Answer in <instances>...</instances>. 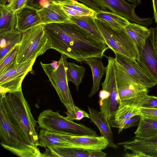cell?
Instances as JSON below:
<instances>
[{
	"mask_svg": "<svg viewBox=\"0 0 157 157\" xmlns=\"http://www.w3.org/2000/svg\"><path fill=\"white\" fill-rule=\"evenodd\" d=\"M44 25L52 48L78 62L91 57L101 59L109 48L105 42L72 22Z\"/></svg>",
	"mask_w": 157,
	"mask_h": 157,
	"instance_id": "6da1fadb",
	"label": "cell"
},
{
	"mask_svg": "<svg viewBox=\"0 0 157 157\" xmlns=\"http://www.w3.org/2000/svg\"><path fill=\"white\" fill-rule=\"evenodd\" d=\"M7 115L27 144L35 147L38 146L37 122L31 112L22 90L0 96Z\"/></svg>",
	"mask_w": 157,
	"mask_h": 157,
	"instance_id": "7a4b0ae2",
	"label": "cell"
},
{
	"mask_svg": "<svg viewBox=\"0 0 157 157\" xmlns=\"http://www.w3.org/2000/svg\"><path fill=\"white\" fill-rule=\"evenodd\" d=\"M0 138L4 148L21 157H43L37 147L28 145L9 118L0 100Z\"/></svg>",
	"mask_w": 157,
	"mask_h": 157,
	"instance_id": "3957f363",
	"label": "cell"
},
{
	"mask_svg": "<svg viewBox=\"0 0 157 157\" xmlns=\"http://www.w3.org/2000/svg\"><path fill=\"white\" fill-rule=\"evenodd\" d=\"M22 32L16 63H22L36 59L37 57L52 48L51 44L45 32L44 24L39 25Z\"/></svg>",
	"mask_w": 157,
	"mask_h": 157,
	"instance_id": "277c9868",
	"label": "cell"
},
{
	"mask_svg": "<svg viewBox=\"0 0 157 157\" xmlns=\"http://www.w3.org/2000/svg\"><path fill=\"white\" fill-rule=\"evenodd\" d=\"M59 111L44 110L38 117L37 122L42 129L52 132L75 136H98L96 132L82 124H78L61 115Z\"/></svg>",
	"mask_w": 157,
	"mask_h": 157,
	"instance_id": "5b68a950",
	"label": "cell"
},
{
	"mask_svg": "<svg viewBox=\"0 0 157 157\" xmlns=\"http://www.w3.org/2000/svg\"><path fill=\"white\" fill-rule=\"evenodd\" d=\"M66 56L62 55L58 61L45 64L40 62V64L47 76L52 85L55 89L59 98L66 107L67 116L75 112V105L69 89L67 78L66 63Z\"/></svg>",
	"mask_w": 157,
	"mask_h": 157,
	"instance_id": "8992f818",
	"label": "cell"
},
{
	"mask_svg": "<svg viewBox=\"0 0 157 157\" xmlns=\"http://www.w3.org/2000/svg\"><path fill=\"white\" fill-rule=\"evenodd\" d=\"M115 69L118 105H132L139 106L140 101L148 95V88L128 73L116 59Z\"/></svg>",
	"mask_w": 157,
	"mask_h": 157,
	"instance_id": "52a82bcc",
	"label": "cell"
},
{
	"mask_svg": "<svg viewBox=\"0 0 157 157\" xmlns=\"http://www.w3.org/2000/svg\"><path fill=\"white\" fill-rule=\"evenodd\" d=\"M95 20L109 48L114 53H119L137 61L139 60L137 48L124 28L114 29L99 20Z\"/></svg>",
	"mask_w": 157,
	"mask_h": 157,
	"instance_id": "ba28073f",
	"label": "cell"
},
{
	"mask_svg": "<svg viewBox=\"0 0 157 157\" xmlns=\"http://www.w3.org/2000/svg\"><path fill=\"white\" fill-rule=\"evenodd\" d=\"M101 84L102 90L99 92L98 101L100 113L104 116L110 126L114 120L119 105L114 61H108L106 67L105 78Z\"/></svg>",
	"mask_w": 157,
	"mask_h": 157,
	"instance_id": "9c48e42d",
	"label": "cell"
},
{
	"mask_svg": "<svg viewBox=\"0 0 157 157\" xmlns=\"http://www.w3.org/2000/svg\"><path fill=\"white\" fill-rule=\"evenodd\" d=\"M36 59L17 64L0 75V96L22 90V81L27 74L32 70Z\"/></svg>",
	"mask_w": 157,
	"mask_h": 157,
	"instance_id": "30bf717a",
	"label": "cell"
},
{
	"mask_svg": "<svg viewBox=\"0 0 157 157\" xmlns=\"http://www.w3.org/2000/svg\"><path fill=\"white\" fill-rule=\"evenodd\" d=\"M103 11H109L122 16L132 22L144 26H149L152 24L151 18H141L135 13L134 10L137 5L131 4L124 0H96Z\"/></svg>",
	"mask_w": 157,
	"mask_h": 157,
	"instance_id": "8fae6325",
	"label": "cell"
},
{
	"mask_svg": "<svg viewBox=\"0 0 157 157\" xmlns=\"http://www.w3.org/2000/svg\"><path fill=\"white\" fill-rule=\"evenodd\" d=\"M116 61L129 74L147 88H151L157 82L143 62L139 59L135 60L118 53H115Z\"/></svg>",
	"mask_w": 157,
	"mask_h": 157,
	"instance_id": "7c38bea8",
	"label": "cell"
},
{
	"mask_svg": "<svg viewBox=\"0 0 157 157\" xmlns=\"http://www.w3.org/2000/svg\"><path fill=\"white\" fill-rule=\"evenodd\" d=\"M117 144L122 146L124 150L132 152H126L124 157H157V136L147 138L135 137Z\"/></svg>",
	"mask_w": 157,
	"mask_h": 157,
	"instance_id": "4fadbf2b",
	"label": "cell"
},
{
	"mask_svg": "<svg viewBox=\"0 0 157 157\" xmlns=\"http://www.w3.org/2000/svg\"><path fill=\"white\" fill-rule=\"evenodd\" d=\"M45 157H105L107 154L101 150L75 147H54L46 148Z\"/></svg>",
	"mask_w": 157,
	"mask_h": 157,
	"instance_id": "5bb4252c",
	"label": "cell"
},
{
	"mask_svg": "<svg viewBox=\"0 0 157 157\" xmlns=\"http://www.w3.org/2000/svg\"><path fill=\"white\" fill-rule=\"evenodd\" d=\"M37 9L26 5L16 12L17 23L15 29L22 32L42 24Z\"/></svg>",
	"mask_w": 157,
	"mask_h": 157,
	"instance_id": "9a60e30c",
	"label": "cell"
},
{
	"mask_svg": "<svg viewBox=\"0 0 157 157\" xmlns=\"http://www.w3.org/2000/svg\"><path fill=\"white\" fill-rule=\"evenodd\" d=\"M42 24L72 22L70 17L59 4L53 2L37 10Z\"/></svg>",
	"mask_w": 157,
	"mask_h": 157,
	"instance_id": "2e32d148",
	"label": "cell"
},
{
	"mask_svg": "<svg viewBox=\"0 0 157 157\" xmlns=\"http://www.w3.org/2000/svg\"><path fill=\"white\" fill-rule=\"evenodd\" d=\"M68 139L78 148L94 150L104 149L108 147V140L103 136H75L68 134Z\"/></svg>",
	"mask_w": 157,
	"mask_h": 157,
	"instance_id": "e0dca14e",
	"label": "cell"
},
{
	"mask_svg": "<svg viewBox=\"0 0 157 157\" xmlns=\"http://www.w3.org/2000/svg\"><path fill=\"white\" fill-rule=\"evenodd\" d=\"M68 135L50 132L41 129L38 135V146L45 148L54 147H78L69 141Z\"/></svg>",
	"mask_w": 157,
	"mask_h": 157,
	"instance_id": "ac0fdd59",
	"label": "cell"
},
{
	"mask_svg": "<svg viewBox=\"0 0 157 157\" xmlns=\"http://www.w3.org/2000/svg\"><path fill=\"white\" fill-rule=\"evenodd\" d=\"M70 16H88L96 19V12L93 9L76 0L55 1Z\"/></svg>",
	"mask_w": 157,
	"mask_h": 157,
	"instance_id": "d6986e66",
	"label": "cell"
},
{
	"mask_svg": "<svg viewBox=\"0 0 157 157\" xmlns=\"http://www.w3.org/2000/svg\"><path fill=\"white\" fill-rule=\"evenodd\" d=\"M90 121L93 123L98 127L101 136H103L108 140V147H112L116 149L118 146L115 144L113 140V132L108 122L104 116L100 112L93 108L88 106Z\"/></svg>",
	"mask_w": 157,
	"mask_h": 157,
	"instance_id": "ffe728a7",
	"label": "cell"
},
{
	"mask_svg": "<svg viewBox=\"0 0 157 157\" xmlns=\"http://www.w3.org/2000/svg\"><path fill=\"white\" fill-rule=\"evenodd\" d=\"M139 58L157 82V59L149 36L144 46L139 51Z\"/></svg>",
	"mask_w": 157,
	"mask_h": 157,
	"instance_id": "44dd1931",
	"label": "cell"
},
{
	"mask_svg": "<svg viewBox=\"0 0 157 157\" xmlns=\"http://www.w3.org/2000/svg\"><path fill=\"white\" fill-rule=\"evenodd\" d=\"M22 32L16 29L0 33V60L20 43Z\"/></svg>",
	"mask_w": 157,
	"mask_h": 157,
	"instance_id": "7402d4cb",
	"label": "cell"
},
{
	"mask_svg": "<svg viewBox=\"0 0 157 157\" xmlns=\"http://www.w3.org/2000/svg\"><path fill=\"white\" fill-rule=\"evenodd\" d=\"M100 59L96 57H91L86 59L83 61L90 66L92 73L93 84L88 96L90 98L94 96L98 90L101 78L105 73L106 67Z\"/></svg>",
	"mask_w": 157,
	"mask_h": 157,
	"instance_id": "603a6c76",
	"label": "cell"
},
{
	"mask_svg": "<svg viewBox=\"0 0 157 157\" xmlns=\"http://www.w3.org/2000/svg\"><path fill=\"white\" fill-rule=\"evenodd\" d=\"M136 45L138 51L144 46L150 34V29L135 23H130L124 28Z\"/></svg>",
	"mask_w": 157,
	"mask_h": 157,
	"instance_id": "cb8c5ba5",
	"label": "cell"
},
{
	"mask_svg": "<svg viewBox=\"0 0 157 157\" xmlns=\"http://www.w3.org/2000/svg\"><path fill=\"white\" fill-rule=\"evenodd\" d=\"M95 12V19L114 29H120L124 28L130 23L126 18L110 11Z\"/></svg>",
	"mask_w": 157,
	"mask_h": 157,
	"instance_id": "d4e9b609",
	"label": "cell"
},
{
	"mask_svg": "<svg viewBox=\"0 0 157 157\" xmlns=\"http://www.w3.org/2000/svg\"><path fill=\"white\" fill-rule=\"evenodd\" d=\"M134 133L135 137L139 138H149L157 136V121L141 116Z\"/></svg>",
	"mask_w": 157,
	"mask_h": 157,
	"instance_id": "484cf974",
	"label": "cell"
},
{
	"mask_svg": "<svg viewBox=\"0 0 157 157\" xmlns=\"http://www.w3.org/2000/svg\"><path fill=\"white\" fill-rule=\"evenodd\" d=\"M0 33L15 29L17 23L16 12L6 5L0 4Z\"/></svg>",
	"mask_w": 157,
	"mask_h": 157,
	"instance_id": "4316f807",
	"label": "cell"
},
{
	"mask_svg": "<svg viewBox=\"0 0 157 157\" xmlns=\"http://www.w3.org/2000/svg\"><path fill=\"white\" fill-rule=\"evenodd\" d=\"M70 17L72 22L92 34L98 39L105 42L94 18L88 16Z\"/></svg>",
	"mask_w": 157,
	"mask_h": 157,
	"instance_id": "83f0119b",
	"label": "cell"
},
{
	"mask_svg": "<svg viewBox=\"0 0 157 157\" xmlns=\"http://www.w3.org/2000/svg\"><path fill=\"white\" fill-rule=\"evenodd\" d=\"M66 69L67 78L68 82L71 81L76 86L78 91L79 85L82 82L85 72V69L82 66L76 65L74 62H67Z\"/></svg>",
	"mask_w": 157,
	"mask_h": 157,
	"instance_id": "f1b7e54d",
	"label": "cell"
},
{
	"mask_svg": "<svg viewBox=\"0 0 157 157\" xmlns=\"http://www.w3.org/2000/svg\"><path fill=\"white\" fill-rule=\"evenodd\" d=\"M140 114L139 107L135 105H118L116 110L114 120L110 126L113 127L116 124L126 118Z\"/></svg>",
	"mask_w": 157,
	"mask_h": 157,
	"instance_id": "f546056e",
	"label": "cell"
},
{
	"mask_svg": "<svg viewBox=\"0 0 157 157\" xmlns=\"http://www.w3.org/2000/svg\"><path fill=\"white\" fill-rule=\"evenodd\" d=\"M19 44L16 45L0 60V75L16 64Z\"/></svg>",
	"mask_w": 157,
	"mask_h": 157,
	"instance_id": "4dcf8cb0",
	"label": "cell"
},
{
	"mask_svg": "<svg viewBox=\"0 0 157 157\" xmlns=\"http://www.w3.org/2000/svg\"><path fill=\"white\" fill-rule=\"evenodd\" d=\"M141 117V116L140 114L125 119L115 124L113 127L118 128L119 134L124 129L138 125Z\"/></svg>",
	"mask_w": 157,
	"mask_h": 157,
	"instance_id": "1f68e13d",
	"label": "cell"
},
{
	"mask_svg": "<svg viewBox=\"0 0 157 157\" xmlns=\"http://www.w3.org/2000/svg\"><path fill=\"white\" fill-rule=\"evenodd\" d=\"M139 107L157 109V96L147 95L140 102Z\"/></svg>",
	"mask_w": 157,
	"mask_h": 157,
	"instance_id": "d6a6232c",
	"label": "cell"
},
{
	"mask_svg": "<svg viewBox=\"0 0 157 157\" xmlns=\"http://www.w3.org/2000/svg\"><path fill=\"white\" fill-rule=\"evenodd\" d=\"M75 112L72 114L66 117L67 119L71 121H80L84 118L90 119L89 114L84 110L81 109L75 105Z\"/></svg>",
	"mask_w": 157,
	"mask_h": 157,
	"instance_id": "836d02e7",
	"label": "cell"
},
{
	"mask_svg": "<svg viewBox=\"0 0 157 157\" xmlns=\"http://www.w3.org/2000/svg\"><path fill=\"white\" fill-rule=\"evenodd\" d=\"M140 115L145 117L157 121V109L139 107Z\"/></svg>",
	"mask_w": 157,
	"mask_h": 157,
	"instance_id": "e575fe53",
	"label": "cell"
},
{
	"mask_svg": "<svg viewBox=\"0 0 157 157\" xmlns=\"http://www.w3.org/2000/svg\"><path fill=\"white\" fill-rule=\"evenodd\" d=\"M52 1V0H28L26 5L38 10L48 6Z\"/></svg>",
	"mask_w": 157,
	"mask_h": 157,
	"instance_id": "d590c367",
	"label": "cell"
},
{
	"mask_svg": "<svg viewBox=\"0 0 157 157\" xmlns=\"http://www.w3.org/2000/svg\"><path fill=\"white\" fill-rule=\"evenodd\" d=\"M28 0H10L6 4L7 6L11 10L16 12L26 5Z\"/></svg>",
	"mask_w": 157,
	"mask_h": 157,
	"instance_id": "8d00e7d4",
	"label": "cell"
},
{
	"mask_svg": "<svg viewBox=\"0 0 157 157\" xmlns=\"http://www.w3.org/2000/svg\"><path fill=\"white\" fill-rule=\"evenodd\" d=\"M65 0H52L55 1H62ZM79 1L84 5L94 10L95 11H103L101 7L98 4L96 0H76Z\"/></svg>",
	"mask_w": 157,
	"mask_h": 157,
	"instance_id": "74e56055",
	"label": "cell"
},
{
	"mask_svg": "<svg viewBox=\"0 0 157 157\" xmlns=\"http://www.w3.org/2000/svg\"><path fill=\"white\" fill-rule=\"evenodd\" d=\"M149 37L151 39L153 48L157 59V25L155 28L150 29Z\"/></svg>",
	"mask_w": 157,
	"mask_h": 157,
	"instance_id": "f35d334b",
	"label": "cell"
},
{
	"mask_svg": "<svg viewBox=\"0 0 157 157\" xmlns=\"http://www.w3.org/2000/svg\"><path fill=\"white\" fill-rule=\"evenodd\" d=\"M154 10V17L157 24V0H152Z\"/></svg>",
	"mask_w": 157,
	"mask_h": 157,
	"instance_id": "ab89813d",
	"label": "cell"
},
{
	"mask_svg": "<svg viewBox=\"0 0 157 157\" xmlns=\"http://www.w3.org/2000/svg\"><path fill=\"white\" fill-rule=\"evenodd\" d=\"M132 3L133 4H136L139 5L141 2V0H124Z\"/></svg>",
	"mask_w": 157,
	"mask_h": 157,
	"instance_id": "60d3db41",
	"label": "cell"
},
{
	"mask_svg": "<svg viewBox=\"0 0 157 157\" xmlns=\"http://www.w3.org/2000/svg\"><path fill=\"white\" fill-rule=\"evenodd\" d=\"M10 0H0V4L5 5L9 3Z\"/></svg>",
	"mask_w": 157,
	"mask_h": 157,
	"instance_id": "b9f144b4",
	"label": "cell"
}]
</instances>
